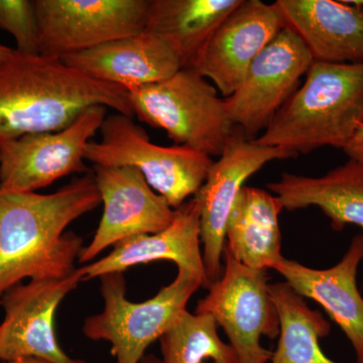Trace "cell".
I'll return each instance as SVG.
<instances>
[{"label": "cell", "instance_id": "cell-16", "mask_svg": "<svg viewBox=\"0 0 363 363\" xmlns=\"http://www.w3.org/2000/svg\"><path fill=\"white\" fill-rule=\"evenodd\" d=\"M113 250L97 262L79 267L83 281L100 278L112 272L157 260H171L178 269H187L199 277L205 289L209 279L205 271L200 238V210L196 198L176 209L175 218L160 233L143 234L121 241Z\"/></svg>", "mask_w": 363, "mask_h": 363}, {"label": "cell", "instance_id": "cell-11", "mask_svg": "<svg viewBox=\"0 0 363 363\" xmlns=\"http://www.w3.org/2000/svg\"><path fill=\"white\" fill-rule=\"evenodd\" d=\"M296 157L290 150L257 145L234 128L225 149L194 196L199 205L203 262L210 283L220 279L226 223L243 184L267 162Z\"/></svg>", "mask_w": 363, "mask_h": 363}, {"label": "cell", "instance_id": "cell-1", "mask_svg": "<svg viewBox=\"0 0 363 363\" xmlns=\"http://www.w3.org/2000/svg\"><path fill=\"white\" fill-rule=\"evenodd\" d=\"M101 203L93 173L52 194L0 190V300L23 279L71 276L83 240L66 228Z\"/></svg>", "mask_w": 363, "mask_h": 363}, {"label": "cell", "instance_id": "cell-28", "mask_svg": "<svg viewBox=\"0 0 363 363\" xmlns=\"http://www.w3.org/2000/svg\"><path fill=\"white\" fill-rule=\"evenodd\" d=\"M140 363H162V362L154 355H147V357L143 358Z\"/></svg>", "mask_w": 363, "mask_h": 363}, {"label": "cell", "instance_id": "cell-26", "mask_svg": "<svg viewBox=\"0 0 363 363\" xmlns=\"http://www.w3.org/2000/svg\"><path fill=\"white\" fill-rule=\"evenodd\" d=\"M0 363H54L49 360L43 359L39 357H23L18 359L9 360V362H2Z\"/></svg>", "mask_w": 363, "mask_h": 363}, {"label": "cell", "instance_id": "cell-9", "mask_svg": "<svg viewBox=\"0 0 363 363\" xmlns=\"http://www.w3.org/2000/svg\"><path fill=\"white\" fill-rule=\"evenodd\" d=\"M107 108L93 106L61 130L21 136L0 147V190L35 192L71 174H87L85 150Z\"/></svg>", "mask_w": 363, "mask_h": 363}, {"label": "cell", "instance_id": "cell-30", "mask_svg": "<svg viewBox=\"0 0 363 363\" xmlns=\"http://www.w3.org/2000/svg\"><path fill=\"white\" fill-rule=\"evenodd\" d=\"M204 363H213V362H204Z\"/></svg>", "mask_w": 363, "mask_h": 363}, {"label": "cell", "instance_id": "cell-6", "mask_svg": "<svg viewBox=\"0 0 363 363\" xmlns=\"http://www.w3.org/2000/svg\"><path fill=\"white\" fill-rule=\"evenodd\" d=\"M104 308L85 320L83 332L91 340L111 344L116 363H140L147 347L162 337L198 289L204 288L199 277L178 269L175 279L155 297L142 303L126 298L123 274L100 277Z\"/></svg>", "mask_w": 363, "mask_h": 363}, {"label": "cell", "instance_id": "cell-23", "mask_svg": "<svg viewBox=\"0 0 363 363\" xmlns=\"http://www.w3.org/2000/svg\"><path fill=\"white\" fill-rule=\"evenodd\" d=\"M211 315L180 313L160 338L162 363H238L233 348L218 335Z\"/></svg>", "mask_w": 363, "mask_h": 363}, {"label": "cell", "instance_id": "cell-29", "mask_svg": "<svg viewBox=\"0 0 363 363\" xmlns=\"http://www.w3.org/2000/svg\"><path fill=\"white\" fill-rule=\"evenodd\" d=\"M345 1L352 4L353 6L357 7L363 13V0H345Z\"/></svg>", "mask_w": 363, "mask_h": 363}, {"label": "cell", "instance_id": "cell-20", "mask_svg": "<svg viewBox=\"0 0 363 363\" xmlns=\"http://www.w3.org/2000/svg\"><path fill=\"white\" fill-rule=\"evenodd\" d=\"M242 0H150L145 33L162 40L181 69H194L215 30Z\"/></svg>", "mask_w": 363, "mask_h": 363}, {"label": "cell", "instance_id": "cell-8", "mask_svg": "<svg viewBox=\"0 0 363 363\" xmlns=\"http://www.w3.org/2000/svg\"><path fill=\"white\" fill-rule=\"evenodd\" d=\"M39 54L61 59L145 32L150 0H35Z\"/></svg>", "mask_w": 363, "mask_h": 363}, {"label": "cell", "instance_id": "cell-19", "mask_svg": "<svg viewBox=\"0 0 363 363\" xmlns=\"http://www.w3.org/2000/svg\"><path fill=\"white\" fill-rule=\"evenodd\" d=\"M284 209L319 208L335 231L348 224L363 228V162L348 159L322 177L281 173L279 180L267 184Z\"/></svg>", "mask_w": 363, "mask_h": 363}, {"label": "cell", "instance_id": "cell-7", "mask_svg": "<svg viewBox=\"0 0 363 363\" xmlns=\"http://www.w3.org/2000/svg\"><path fill=\"white\" fill-rule=\"evenodd\" d=\"M225 269L198 302L196 314L211 315L223 329L238 363H269L272 351L260 339L279 337V318L272 301L267 271L250 269L225 247Z\"/></svg>", "mask_w": 363, "mask_h": 363}, {"label": "cell", "instance_id": "cell-27", "mask_svg": "<svg viewBox=\"0 0 363 363\" xmlns=\"http://www.w3.org/2000/svg\"><path fill=\"white\" fill-rule=\"evenodd\" d=\"M14 51H16V50L11 49V48L6 47V45L0 44V63L11 58Z\"/></svg>", "mask_w": 363, "mask_h": 363}, {"label": "cell", "instance_id": "cell-14", "mask_svg": "<svg viewBox=\"0 0 363 363\" xmlns=\"http://www.w3.org/2000/svg\"><path fill=\"white\" fill-rule=\"evenodd\" d=\"M284 28L286 23L276 2L242 0L215 30L194 70L229 97Z\"/></svg>", "mask_w": 363, "mask_h": 363}, {"label": "cell", "instance_id": "cell-2", "mask_svg": "<svg viewBox=\"0 0 363 363\" xmlns=\"http://www.w3.org/2000/svg\"><path fill=\"white\" fill-rule=\"evenodd\" d=\"M93 106L135 117L125 88L87 77L60 59L16 50L0 63V147L63 130Z\"/></svg>", "mask_w": 363, "mask_h": 363}, {"label": "cell", "instance_id": "cell-3", "mask_svg": "<svg viewBox=\"0 0 363 363\" xmlns=\"http://www.w3.org/2000/svg\"><path fill=\"white\" fill-rule=\"evenodd\" d=\"M363 125V62L314 61L304 84L253 142L309 154L323 147L344 150Z\"/></svg>", "mask_w": 363, "mask_h": 363}, {"label": "cell", "instance_id": "cell-5", "mask_svg": "<svg viewBox=\"0 0 363 363\" xmlns=\"http://www.w3.org/2000/svg\"><path fill=\"white\" fill-rule=\"evenodd\" d=\"M100 133L98 142L88 143L85 161L93 166L138 169L173 209L197 194L214 162L211 157L189 147L150 142L147 131L125 114L106 116Z\"/></svg>", "mask_w": 363, "mask_h": 363}, {"label": "cell", "instance_id": "cell-4", "mask_svg": "<svg viewBox=\"0 0 363 363\" xmlns=\"http://www.w3.org/2000/svg\"><path fill=\"white\" fill-rule=\"evenodd\" d=\"M133 114L166 130L176 145L219 157L233 135V123L218 90L194 69L128 91Z\"/></svg>", "mask_w": 363, "mask_h": 363}, {"label": "cell", "instance_id": "cell-17", "mask_svg": "<svg viewBox=\"0 0 363 363\" xmlns=\"http://www.w3.org/2000/svg\"><path fill=\"white\" fill-rule=\"evenodd\" d=\"M83 75L130 91L166 80L181 70L175 52L143 33L60 59Z\"/></svg>", "mask_w": 363, "mask_h": 363}, {"label": "cell", "instance_id": "cell-15", "mask_svg": "<svg viewBox=\"0 0 363 363\" xmlns=\"http://www.w3.org/2000/svg\"><path fill=\"white\" fill-rule=\"evenodd\" d=\"M362 260L363 234H358L342 259L329 269H311L286 259L272 267L298 295L324 308L350 341L357 362H363V297L357 286Z\"/></svg>", "mask_w": 363, "mask_h": 363}, {"label": "cell", "instance_id": "cell-12", "mask_svg": "<svg viewBox=\"0 0 363 363\" xmlns=\"http://www.w3.org/2000/svg\"><path fill=\"white\" fill-rule=\"evenodd\" d=\"M83 281L79 269L60 279H30L7 290L0 300L6 316L0 324V360L39 357L54 363H85L62 350L55 314L64 298Z\"/></svg>", "mask_w": 363, "mask_h": 363}, {"label": "cell", "instance_id": "cell-21", "mask_svg": "<svg viewBox=\"0 0 363 363\" xmlns=\"http://www.w3.org/2000/svg\"><path fill=\"white\" fill-rule=\"evenodd\" d=\"M283 209L279 198L269 191L245 186L241 189L225 228V247L234 259L264 271L285 259L279 225Z\"/></svg>", "mask_w": 363, "mask_h": 363}, {"label": "cell", "instance_id": "cell-13", "mask_svg": "<svg viewBox=\"0 0 363 363\" xmlns=\"http://www.w3.org/2000/svg\"><path fill=\"white\" fill-rule=\"evenodd\" d=\"M93 175L104 215L90 245L80 253V264L128 238L160 233L175 218L176 209L152 190L138 169L93 166Z\"/></svg>", "mask_w": 363, "mask_h": 363}, {"label": "cell", "instance_id": "cell-10", "mask_svg": "<svg viewBox=\"0 0 363 363\" xmlns=\"http://www.w3.org/2000/svg\"><path fill=\"white\" fill-rule=\"evenodd\" d=\"M313 62L297 33L284 28L253 61L240 87L224 99L233 125L248 140H255L297 91Z\"/></svg>", "mask_w": 363, "mask_h": 363}, {"label": "cell", "instance_id": "cell-18", "mask_svg": "<svg viewBox=\"0 0 363 363\" xmlns=\"http://www.w3.org/2000/svg\"><path fill=\"white\" fill-rule=\"evenodd\" d=\"M276 4L314 61L362 63L363 13L357 7L335 0H278Z\"/></svg>", "mask_w": 363, "mask_h": 363}, {"label": "cell", "instance_id": "cell-22", "mask_svg": "<svg viewBox=\"0 0 363 363\" xmlns=\"http://www.w3.org/2000/svg\"><path fill=\"white\" fill-rule=\"evenodd\" d=\"M269 292L279 318L278 345L269 363H339L320 346V339L331 331L322 313L311 309L286 281L269 285Z\"/></svg>", "mask_w": 363, "mask_h": 363}, {"label": "cell", "instance_id": "cell-25", "mask_svg": "<svg viewBox=\"0 0 363 363\" xmlns=\"http://www.w3.org/2000/svg\"><path fill=\"white\" fill-rule=\"evenodd\" d=\"M343 152H345L348 159L363 162V125L351 138L348 145L344 147Z\"/></svg>", "mask_w": 363, "mask_h": 363}, {"label": "cell", "instance_id": "cell-24", "mask_svg": "<svg viewBox=\"0 0 363 363\" xmlns=\"http://www.w3.org/2000/svg\"><path fill=\"white\" fill-rule=\"evenodd\" d=\"M0 30L13 35L21 54L40 55L35 0H0Z\"/></svg>", "mask_w": 363, "mask_h": 363}]
</instances>
